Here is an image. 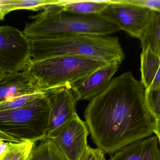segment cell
Listing matches in <instances>:
<instances>
[{
  "label": "cell",
  "instance_id": "1",
  "mask_svg": "<svg viewBox=\"0 0 160 160\" xmlns=\"http://www.w3.org/2000/svg\"><path fill=\"white\" fill-rule=\"evenodd\" d=\"M84 117L93 142L109 155L152 136L156 130L146 89L131 71L112 79L103 92L90 100Z\"/></svg>",
  "mask_w": 160,
  "mask_h": 160
},
{
  "label": "cell",
  "instance_id": "2",
  "mask_svg": "<svg viewBox=\"0 0 160 160\" xmlns=\"http://www.w3.org/2000/svg\"><path fill=\"white\" fill-rule=\"evenodd\" d=\"M55 3L45 6L32 17L22 31L29 40H39L78 35L106 36L120 31L99 15H81L58 10Z\"/></svg>",
  "mask_w": 160,
  "mask_h": 160
},
{
  "label": "cell",
  "instance_id": "3",
  "mask_svg": "<svg viewBox=\"0 0 160 160\" xmlns=\"http://www.w3.org/2000/svg\"><path fill=\"white\" fill-rule=\"evenodd\" d=\"M29 40L33 62L56 56H73L120 65L125 58L116 37L78 35Z\"/></svg>",
  "mask_w": 160,
  "mask_h": 160
},
{
  "label": "cell",
  "instance_id": "4",
  "mask_svg": "<svg viewBox=\"0 0 160 160\" xmlns=\"http://www.w3.org/2000/svg\"><path fill=\"white\" fill-rule=\"evenodd\" d=\"M108 65L86 57L56 56L37 62L31 61L22 71L33 86L45 92L73 85Z\"/></svg>",
  "mask_w": 160,
  "mask_h": 160
},
{
  "label": "cell",
  "instance_id": "5",
  "mask_svg": "<svg viewBox=\"0 0 160 160\" xmlns=\"http://www.w3.org/2000/svg\"><path fill=\"white\" fill-rule=\"evenodd\" d=\"M50 107L46 92L20 108L0 111V131L20 141L47 139Z\"/></svg>",
  "mask_w": 160,
  "mask_h": 160
},
{
  "label": "cell",
  "instance_id": "6",
  "mask_svg": "<svg viewBox=\"0 0 160 160\" xmlns=\"http://www.w3.org/2000/svg\"><path fill=\"white\" fill-rule=\"evenodd\" d=\"M31 59L30 40L23 32L12 26H1L0 70L9 73L20 72Z\"/></svg>",
  "mask_w": 160,
  "mask_h": 160
},
{
  "label": "cell",
  "instance_id": "7",
  "mask_svg": "<svg viewBox=\"0 0 160 160\" xmlns=\"http://www.w3.org/2000/svg\"><path fill=\"white\" fill-rule=\"evenodd\" d=\"M151 12L152 10L128 0H111L99 15L131 36L139 39L148 24Z\"/></svg>",
  "mask_w": 160,
  "mask_h": 160
},
{
  "label": "cell",
  "instance_id": "8",
  "mask_svg": "<svg viewBox=\"0 0 160 160\" xmlns=\"http://www.w3.org/2000/svg\"><path fill=\"white\" fill-rule=\"evenodd\" d=\"M89 131L78 116L52 133L48 139L55 143L66 160H80L88 147Z\"/></svg>",
  "mask_w": 160,
  "mask_h": 160
},
{
  "label": "cell",
  "instance_id": "9",
  "mask_svg": "<svg viewBox=\"0 0 160 160\" xmlns=\"http://www.w3.org/2000/svg\"><path fill=\"white\" fill-rule=\"evenodd\" d=\"M50 107L47 139L55 131L78 116L77 105L78 95L72 85L46 91Z\"/></svg>",
  "mask_w": 160,
  "mask_h": 160
},
{
  "label": "cell",
  "instance_id": "10",
  "mask_svg": "<svg viewBox=\"0 0 160 160\" xmlns=\"http://www.w3.org/2000/svg\"><path fill=\"white\" fill-rule=\"evenodd\" d=\"M119 65L117 63L109 64L72 85L80 100H91L103 92L110 85Z\"/></svg>",
  "mask_w": 160,
  "mask_h": 160
},
{
  "label": "cell",
  "instance_id": "11",
  "mask_svg": "<svg viewBox=\"0 0 160 160\" xmlns=\"http://www.w3.org/2000/svg\"><path fill=\"white\" fill-rule=\"evenodd\" d=\"M156 135L138 140L117 151L109 160H160Z\"/></svg>",
  "mask_w": 160,
  "mask_h": 160
},
{
  "label": "cell",
  "instance_id": "12",
  "mask_svg": "<svg viewBox=\"0 0 160 160\" xmlns=\"http://www.w3.org/2000/svg\"><path fill=\"white\" fill-rule=\"evenodd\" d=\"M42 93L33 86L23 71L7 73L0 79V101L10 98Z\"/></svg>",
  "mask_w": 160,
  "mask_h": 160
},
{
  "label": "cell",
  "instance_id": "13",
  "mask_svg": "<svg viewBox=\"0 0 160 160\" xmlns=\"http://www.w3.org/2000/svg\"><path fill=\"white\" fill-rule=\"evenodd\" d=\"M141 82L146 90L160 86V58L148 48L141 54Z\"/></svg>",
  "mask_w": 160,
  "mask_h": 160
},
{
  "label": "cell",
  "instance_id": "14",
  "mask_svg": "<svg viewBox=\"0 0 160 160\" xmlns=\"http://www.w3.org/2000/svg\"><path fill=\"white\" fill-rule=\"evenodd\" d=\"M111 3V0H59L55 4L60 11L77 15H99Z\"/></svg>",
  "mask_w": 160,
  "mask_h": 160
},
{
  "label": "cell",
  "instance_id": "15",
  "mask_svg": "<svg viewBox=\"0 0 160 160\" xmlns=\"http://www.w3.org/2000/svg\"><path fill=\"white\" fill-rule=\"evenodd\" d=\"M139 39L142 49L148 48L160 58V12L152 10L148 24Z\"/></svg>",
  "mask_w": 160,
  "mask_h": 160
},
{
  "label": "cell",
  "instance_id": "16",
  "mask_svg": "<svg viewBox=\"0 0 160 160\" xmlns=\"http://www.w3.org/2000/svg\"><path fill=\"white\" fill-rule=\"evenodd\" d=\"M59 0H0V20L9 12L19 9L34 11L43 10L45 6L57 3Z\"/></svg>",
  "mask_w": 160,
  "mask_h": 160
},
{
  "label": "cell",
  "instance_id": "17",
  "mask_svg": "<svg viewBox=\"0 0 160 160\" xmlns=\"http://www.w3.org/2000/svg\"><path fill=\"white\" fill-rule=\"evenodd\" d=\"M28 160H66L51 139L41 141L34 147Z\"/></svg>",
  "mask_w": 160,
  "mask_h": 160
},
{
  "label": "cell",
  "instance_id": "18",
  "mask_svg": "<svg viewBox=\"0 0 160 160\" xmlns=\"http://www.w3.org/2000/svg\"><path fill=\"white\" fill-rule=\"evenodd\" d=\"M36 143L30 141L8 142L5 150L0 154V160H28Z\"/></svg>",
  "mask_w": 160,
  "mask_h": 160
},
{
  "label": "cell",
  "instance_id": "19",
  "mask_svg": "<svg viewBox=\"0 0 160 160\" xmlns=\"http://www.w3.org/2000/svg\"><path fill=\"white\" fill-rule=\"evenodd\" d=\"M45 92L10 98L0 101V111H10L20 108L38 98Z\"/></svg>",
  "mask_w": 160,
  "mask_h": 160
},
{
  "label": "cell",
  "instance_id": "20",
  "mask_svg": "<svg viewBox=\"0 0 160 160\" xmlns=\"http://www.w3.org/2000/svg\"><path fill=\"white\" fill-rule=\"evenodd\" d=\"M148 107L155 120L160 118V86L146 90Z\"/></svg>",
  "mask_w": 160,
  "mask_h": 160
},
{
  "label": "cell",
  "instance_id": "21",
  "mask_svg": "<svg viewBox=\"0 0 160 160\" xmlns=\"http://www.w3.org/2000/svg\"><path fill=\"white\" fill-rule=\"evenodd\" d=\"M105 153L100 148H94L88 147L80 160H106Z\"/></svg>",
  "mask_w": 160,
  "mask_h": 160
},
{
  "label": "cell",
  "instance_id": "22",
  "mask_svg": "<svg viewBox=\"0 0 160 160\" xmlns=\"http://www.w3.org/2000/svg\"><path fill=\"white\" fill-rule=\"evenodd\" d=\"M134 4L160 12V0H128Z\"/></svg>",
  "mask_w": 160,
  "mask_h": 160
},
{
  "label": "cell",
  "instance_id": "23",
  "mask_svg": "<svg viewBox=\"0 0 160 160\" xmlns=\"http://www.w3.org/2000/svg\"><path fill=\"white\" fill-rule=\"evenodd\" d=\"M0 140L7 142H21L20 141L5 134L1 131H0Z\"/></svg>",
  "mask_w": 160,
  "mask_h": 160
},
{
  "label": "cell",
  "instance_id": "24",
  "mask_svg": "<svg viewBox=\"0 0 160 160\" xmlns=\"http://www.w3.org/2000/svg\"><path fill=\"white\" fill-rule=\"evenodd\" d=\"M155 134L158 139L160 146V118L156 121V130Z\"/></svg>",
  "mask_w": 160,
  "mask_h": 160
},
{
  "label": "cell",
  "instance_id": "25",
  "mask_svg": "<svg viewBox=\"0 0 160 160\" xmlns=\"http://www.w3.org/2000/svg\"><path fill=\"white\" fill-rule=\"evenodd\" d=\"M8 73L7 72H4V71H2L0 70V79H2V77H3L5 75H6Z\"/></svg>",
  "mask_w": 160,
  "mask_h": 160
},
{
  "label": "cell",
  "instance_id": "26",
  "mask_svg": "<svg viewBox=\"0 0 160 160\" xmlns=\"http://www.w3.org/2000/svg\"><path fill=\"white\" fill-rule=\"evenodd\" d=\"M1 26H0V29H1Z\"/></svg>",
  "mask_w": 160,
  "mask_h": 160
}]
</instances>
